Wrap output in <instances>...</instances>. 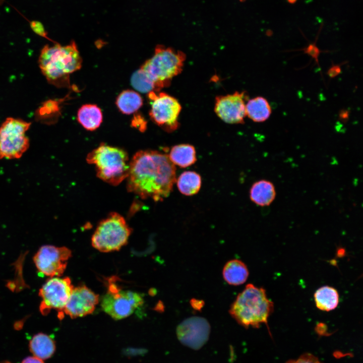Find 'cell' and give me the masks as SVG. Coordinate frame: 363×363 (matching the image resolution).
<instances>
[{
  "label": "cell",
  "mask_w": 363,
  "mask_h": 363,
  "mask_svg": "<svg viewBox=\"0 0 363 363\" xmlns=\"http://www.w3.org/2000/svg\"><path fill=\"white\" fill-rule=\"evenodd\" d=\"M127 179L129 192L144 199L162 201L172 190L176 168L167 154L141 150L130 160Z\"/></svg>",
  "instance_id": "cell-1"
},
{
  "label": "cell",
  "mask_w": 363,
  "mask_h": 363,
  "mask_svg": "<svg viewBox=\"0 0 363 363\" xmlns=\"http://www.w3.org/2000/svg\"><path fill=\"white\" fill-rule=\"evenodd\" d=\"M82 58L74 41L62 46L47 44L42 48L38 65L42 74L49 84L57 87L69 85L70 75L79 70Z\"/></svg>",
  "instance_id": "cell-2"
},
{
  "label": "cell",
  "mask_w": 363,
  "mask_h": 363,
  "mask_svg": "<svg viewBox=\"0 0 363 363\" xmlns=\"http://www.w3.org/2000/svg\"><path fill=\"white\" fill-rule=\"evenodd\" d=\"M274 310L273 302L268 299L265 290L248 284L231 304L229 312L243 327L268 326V319Z\"/></svg>",
  "instance_id": "cell-3"
},
{
  "label": "cell",
  "mask_w": 363,
  "mask_h": 363,
  "mask_svg": "<svg viewBox=\"0 0 363 363\" xmlns=\"http://www.w3.org/2000/svg\"><path fill=\"white\" fill-rule=\"evenodd\" d=\"M87 162L94 165L98 177L113 186L127 178L130 162L124 149L101 144L88 154Z\"/></svg>",
  "instance_id": "cell-4"
},
{
  "label": "cell",
  "mask_w": 363,
  "mask_h": 363,
  "mask_svg": "<svg viewBox=\"0 0 363 363\" xmlns=\"http://www.w3.org/2000/svg\"><path fill=\"white\" fill-rule=\"evenodd\" d=\"M185 59L186 54L182 51L158 45L153 55L141 68L159 91L169 86L172 79L182 72Z\"/></svg>",
  "instance_id": "cell-5"
},
{
  "label": "cell",
  "mask_w": 363,
  "mask_h": 363,
  "mask_svg": "<svg viewBox=\"0 0 363 363\" xmlns=\"http://www.w3.org/2000/svg\"><path fill=\"white\" fill-rule=\"evenodd\" d=\"M132 231L121 215L112 212L98 223L91 238L92 246L103 253L118 251L127 244Z\"/></svg>",
  "instance_id": "cell-6"
},
{
  "label": "cell",
  "mask_w": 363,
  "mask_h": 363,
  "mask_svg": "<svg viewBox=\"0 0 363 363\" xmlns=\"http://www.w3.org/2000/svg\"><path fill=\"white\" fill-rule=\"evenodd\" d=\"M31 122L7 117L0 126V159L20 158L28 149L30 141L26 135Z\"/></svg>",
  "instance_id": "cell-7"
},
{
  "label": "cell",
  "mask_w": 363,
  "mask_h": 363,
  "mask_svg": "<svg viewBox=\"0 0 363 363\" xmlns=\"http://www.w3.org/2000/svg\"><path fill=\"white\" fill-rule=\"evenodd\" d=\"M107 282V291L101 299V306L112 318L120 320L127 318L143 305L141 294L122 289L113 278H109Z\"/></svg>",
  "instance_id": "cell-8"
},
{
  "label": "cell",
  "mask_w": 363,
  "mask_h": 363,
  "mask_svg": "<svg viewBox=\"0 0 363 363\" xmlns=\"http://www.w3.org/2000/svg\"><path fill=\"white\" fill-rule=\"evenodd\" d=\"M148 97L151 102L149 115L152 121L167 132L176 130L182 109L177 100L165 93L154 91L148 93Z\"/></svg>",
  "instance_id": "cell-9"
},
{
  "label": "cell",
  "mask_w": 363,
  "mask_h": 363,
  "mask_svg": "<svg viewBox=\"0 0 363 363\" xmlns=\"http://www.w3.org/2000/svg\"><path fill=\"white\" fill-rule=\"evenodd\" d=\"M71 280L68 277H50L39 291L41 298L39 310L43 315H47L51 310H56L58 316L64 317L63 311L73 289Z\"/></svg>",
  "instance_id": "cell-10"
},
{
  "label": "cell",
  "mask_w": 363,
  "mask_h": 363,
  "mask_svg": "<svg viewBox=\"0 0 363 363\" xmlns=\"http://www.w3.org/2000/svg\"><path fill=\"white\" fill-rule=\"evenodd\" d=\"M71 257V251L66 247L44 245L39 249L33 260L41 274L49 277H60Z\"/></svg>",
  "instance_id": "cell-11"
},
{
  "label": "cell",
  "mask_w": 363,
  "mask_h": 363,
  "mask_svg": "<svg viewBox=\"0 0 363 363\" xmlns=\"http://www.w3.org/2000/svg\"><path fill=\"white\" fill-rule=\"evenodd\" d=\"M210 326L206 319L201 317H191L183 320L177 327L176 335L184 345L198 349L207 341Z\"/></svg>",
  "instance_id": "cell-12"
},
{
  "label": "cell",
  "mask_w": 363,
  "mask_h": 363,
  "mask_svg": "<svg viewBox=\"0 0 363 363\" xmlns=\"http://www.w3.org/2000/svg\"><path fill=\"white\" fill-rule=\"evenodd\" d=\"M245 93L236 92L217 96L214 111L223 121L228 124H242L246 114Z\"/></svg>",
  "instance_id": "cell-13"
},
{
  "label": "cell",
  "mask_w": 363,
  "mask_h": 363,
  "mask_svg": "<svg viewBox=\"0 0 363 363\" xmlns=\"http://www.w3.org/2000/svg\"><path fill=\"white\" fill-rule=\"evenodd\" d=\"M99 301V296L85 285L73 288L63 314L71 318L92 314Z\"/></svg>",
  "instance_id": "cell-14"
},
{
  "label": "cell",
  "mask_w": 363,
  "mask_h": 363,
  "mask_svg": "<svg viewBox=\"0 0 363 363\" xmlns=\"http://www.w3.org/2000/svg\"><path fill=\"white\" fill-rule=\"evenodd\" d=\"M276 192L274 184L266 179H261L254 183L250 190L251 200L256 205L268 206L275 199Z\"/></svg>",
  "instance_id": "cell-15"
},
{
  "label": "cell",
  "mask_w": 363,
  "mask_h": 363,
  "mask_svg": "<svg viewBox=\"0 0 363 363\" xmlns=\"http://www.w3.org/2000/svg\"><path fill=\"white\" fill-rule=\"evenodd\" d=\"M249 270L246 265L241 260L233 259L224 265L222 275L224 280L229 284L237 286L244 283L249 276Z\"/></svg>",
  "instance_id": "cell-16"
},
{
  "label": "cell",
  "mask_w": 363,
  "mask_h": 363,
  "mask_svg": "<svg viewBox=\"0 0 363 363\" xmlns=\"http://www.w3.org/2000/svg\"><path fill=\"white\" fill-rule=\"evenodd\" d=\"M29 347L34 356L42 360L51 357L55 351L54 340L43 333L34 335L29 341Z\"/></svg>",
  "instance_id": "cell-17"
},
{
  "label": "cell",
  "mask_w": 363,
  "mask_h": 363,
  "mask_svg": "<svg viewBox=\"0 0 363 363\" xmlns=\"http://www.w3.org/2000/svg\"><path fill=\"white\" fill-rule=\"evenodd\" d=\"M77 120L82 126L88 131H94L101 125L103 116L100 108L95 104H85L78 111Z\"/></svg>",
  "instance_id": "cell-18"
},
{
  "label": "cell",
  "mask_w": 363,
  "mask_h": 363,
  "mask_svg": "<svg viewBox=\"0 0 363 363\" xmlns=\"http://www.w3.org/2000/svg\"><path fill=\"white\" fill-rule=\"evenodd\" d=\"M170 161L180 167L185 168L194 164L196 160V152L192 145L182 144L175 145L167 154Z\"/></svg>",
  "instance_id": "cell-19"
},
{
  "label": "cell",
  "mask_w": 363,
  "mask_h": 363,
  "mask_svg": "<svg viewBox=\"0 0 363 363\" xmlns=\"http://www.w3.org/2000/svg\"><path fill=\"white\" fill-rule=\"evenodd\" d=\"M271 113L270 104L263 97L251 99L246 104V114L254 122H264L269 117Z\"/></svg>",
  "instance_id": "cell-20"
},
{
  "label": "cell",
  "mask_w": 363,
  "mask_h": 363,
  "mask_svg": "<svg viewBox=\"0 0 363 363\" xmlns=\"http://www.w3.org/2000/svg\"><path fill=\"white\" fill-rule=\"evenodd\" d=\"M339 296L334 287L324 286L318 289L314 293V300L317 308L324 311L334 310L339 304Z\"/></svg>",
  "instance_id": "cell-21"
},
{
  "label": "cell",
  "mask_w": 363,
  "mask_h": 363,
  "mask_svg": "<svg viewBox=\"0 0 363 363\" xmlns=\"http://www.w3.org/2000/svg\"><path fill=\"white\" fill-rule=\"evenodd\" d=\"M116 105L123 113L130 114L136 112L143 105V99L137 92L126 90L117 97Z\"/></svg>",
  "instance_id": "cell-22"
},
{
  "label": "cell",
  "mask_w": 363,
  "mask_h": 363,
  "mask_svg": "<svg viewBox=\"0 0 363 363\" xmlns=\"http://www.w3.org/2000/svg\"><path fill=\"white\" fill-rule=\"evenodd\" d=\"M179 191L186 196L196 194L200 190L202 179L199 174L193 171H186L182 173L177 180Z\"/></svg>",
  "instance_id": "cell-23"
},
{
  "label": "cell",
  "mask_w": 363,
  "mask_h": 363,
  "mask_svg": "<svg viewBox=\"0 0 363 363\" xmlns=\"http://www.w3.org/2000/svg\"><path fill=\"white\" fill-rule=\"evenodd\" d=\"M59 102L56 100H48L42 102L35 111V119L47 125L56 121L57 115L60 113Z\"/></svg>",
  "instance_id": "cell-24"
},
{
  "label": "cell",
  "mask_w": 363,
  "mask_h": 363,
  "mask_svg": "<svg viewBox=\"0 0 363 363\" xmlns=\"http://www.w3.org/2000/svg\"><path fill=\"white\" fill-rule=\"evenodd\" d=\"M130 81L132 87L141 93L159 91L155 83L141 68L133 74Z\"/></svg>",
  "instance_id": "cell-25"
},
{
  "label": "cell",
  "mask_w": 363,
  "mask_h": 363,
  "mask_svg": "<svg viewBox=\"0 0 363 363\" xmlns=\"http://www.w3.org/2000/svg\"><path fill=\"white\" fill-rule=\"evenodd\" d=\"M286 363H322L315 355L306 353L300 355L296 359H291Z\"/></svg>",
  "instance_id": "cell-26"
},
{
  "label": "cell",
  "mask_w": 363,
  "mask_h": 363,
  "mask_svg": "<svg viewBox=\"0 0 363 363\" xmlns=\"http://www.w3.org/2000/svg\"><path fill=\"white\" fill-rule=\"evenodd\" d=\"M304 51L314 58L317 63L318 62V57L320 51L315 44H310L307 47L304 49Z\"/></svg>",
  "instance_id": "cell-27"
},
{
  "label": "cell",
  "mask_w": 363,
  "mask_h": 363,
  "mask_svg": "<svg viewBox=\"0 0 363 363\" xmlns=\"http://www.w3.org/2000/svg\"><path fill=\"white\" fill-rule=\"evenodd\" d=\"M341 68L339 65L332 66L328 71V75L330 77H334L341 72Z\"/></svg>",
  "instance_id": "cell-28"
},
{
  "label": "cell",
  "mask_w": 363,
  "mask_h": 363,
  "mask_svg": "<svg viewBox=\"0 0 363 363\" xmlns=\"http://www.w3.org/2000/svg\"><path fill=\"white\" fill-rule=\"evenodd\" d=\"M21 363H44L42 359L35 356H28L24 358Z\"/></svg>",
  "instance_id": "cell-29"
},
{
  "label": "cell",
  "mask_w": 363,
  "mask_h": 363,
  "mask_svg": "<svg viewBox=\"0 0 363 363\" xmlns=\"http://www.w3.org/2000/svg\"><path fill=\"white\" fill-rule=\"evenodd\" d=\"M193 302H191V304L194 309L197 310L201 309L203 306L202 304H204V302H202V300L193 299Z\"/></svg>",
  "instance_id": "cell-30"
},
{
  "label": "cell",
  "mask_w": 363,
  "mask_h": 363,
  "mask_svg": "<svg viewBox=\"0 0 363 363\" xmlns=\"http://www.w3.org/2000/svg\"><path fill=\"white\" fill-rule=\"evenodd\" d=\"M287 1L289 3L293 4V3H295L296 1V0H287Z\"/></svg>",
  "instance_id": "cell-31"
},
{
  "label": "cell",
  "mask_w": 363,
  "mask_h": 363,
  "mask_svg": "<svg viewBox=\"0 0 363 363\" xmlns=\"http://www.w3.org/2000/svg\"><path fill=\"white\" fill-rule=\"evenodd\" d=\"M0 363H12V362L10 361H3L0 362Z\"/></svg>",
  "instance_id": "cell-32"
},
{
  "label": "cell",
  "mask_w": 363,
  "mask_h": 363,
  "mask_svg": "<svg viewBox=\"0 0 363 363\" xmlns=\"http://www.w3.org/2000/svg\"><path fill=\"white\" fill-rule=\"evenodd\" d=\"M239 1L240 2H244V1H246V0H239Z\"/></svg>",
  "instance_id": "cell-33"
}]
</instances>
